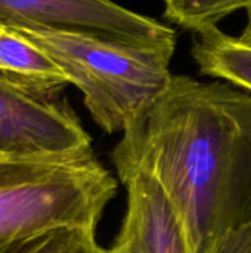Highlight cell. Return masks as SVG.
I'll return each instance as SVG.
<instances>
[{
	"label": "cell",
	"mask_w": 251,
	"mask_h": 253,
	"mask_svg": "<svg viewBox=\"0 0 251 253\" xmlns=\"http://www.w3.org/2000/svg\"><path fill=\"white\" fill-rule=\"evenodd\" d=\"M118 172L143 169L176 205L194 253H216L251 221V92L173 76L123 130Z\"/></svg>",
	"instance_id": "6da1fadb"
},
{
	"label": "cell",
	"mask_w": 251,
	"mask_h": 253,
	"mask_svg": "<svg viewBox=\"0 0 251 253\" xmlns=\"http://www.w3.org/2000/svg\"><path fill=\"white\" fill-rule=\"evenodd\" d=\"M64 89L0 74V159L93 151L89 133L62 95Z\"/></svg>",
	"instance_id": "277c9868"
},
{
	"label": "cell",
	"mask_w": 251,
	"mask_h": 253,
	"mask_svg": "<svg viewBox=\"0 0 251 253\" xmlns=\"http://www.w3.org/2000/svg\"><path fill=\"white\" fill-rule=\"evenodd\" d=\"M216 253H251V221L229 233Z\"/></svg>",
	"instance_id": "8fae6325"
},
{
	"label": "cell",
	"mask_w": 251,
	"mask_h": 253,
	"mask_svg": "<svg viewBox=\"0 0 251 253\" xmlns=\"http://www.w3.org/2000/svg\"><path fill=\"white\" fill-rule=\"evenodd\" d=\"M192 56L201 74L251 92V10L240 36L225 34L217 27L197 33Z\"/></svg>",
	"instance_id": "52a82bcc"
},
{
	"label": "cell",
	"mask_w": 251,
	"mask_h": 253,
	"mask_svg": "<svg viewBox=\"0 0 251 253\" xmlns=\"http://www.w3.org/2000/svg\"><path fill=\"white\" fill-rule=\"evenodd\" d=\"M127 211L111 253H194L186 225L160 181L143 169L117 173Z\"/></svg>",
	"instance_id": "8992f818"
},
{
	"label": "cell",
	"mask_w": 251,
	"mask_h": 253,
	"mask_svg": "<svg viewBox=\"0 0 251 253\" xmlns=\"http://www.w3.org/2000/svg\"><path fill=\"white\" fill-rule=\"evenodd\" d=\"M117 182L90 153L0 159V253L40 234L96 231Z\"/></svg>",
	"instance_id": "3957f363"
},
{
	"label": "cell",
	"mask_w": 251,
	"mask_h": 253,
	"mask_svg": "<svg viewBox=\"0 0 251 253\" xmlns=\"http://www.w3.org/2000/svg\"><path fill=\"white\" fill-rule=\"evenodd\" d=\"M1 253H111V251L96 243V231L64 228L19 242Z\"/></svg>",
	"instance_id": "30bf717a"
},
{
	"label": "cell",
	"mask_w": 251,
	"mask_h": 253,
	"mask_svg": "<svg viewBox=\"0 0 251 253\" xmlns=\"http://www.w3.org/2000/svg\"><path fill=\"white\" fill-rule=\"evenodd\" d=\"M0 21L78 30L130 43L176 46V31L170 25L112 0H0Z\"/></svg>",
	"instance_id": "5b68a950"
},
{
	"label": "cell",
	"mask_w": 251,
	"mask_h": 253,
	"mask_svg": "<svg viewBox=\"0 0 251 253\" xmlns=\"http://www.w3.org/2000/svg\"><path fill=\"white\" fill-rule=\"evenodd\" d=\"M0 74L36 84L67 87L65 71L33 40L0 21Z\"/></svg>",
	"instance_id": "ba28073f"
},
{
	"label": "cell",
	"mask_w": 251,
	"mask_h": 253,
	"mask_svg": "<svg viewBox=\"0 0 251 253\" xmlns=\"http://www.w3.org/2000/svg\"><path fill=\"white\" fill-rule=\"evenodd\" d=\"M240 9L251 10V0H164V16L195 34L217 27Z\"/></svg>",
	"instance_id": "9c48e42d"
},
{
	"label": "cell",
	"mask_w": 251,
	"mask_h": 253,
	"mask_svg": "<svg viewBox=\"0 0 251 253\" xmlns=\"http://www.w3.org/2000/svg\"><path fill=\"white\" fill-rule=\"evenodd\" d=\"M40 46L83 93L93 122L123 132L172 82L175 44L115 40L43 24H9Z\"/></svg>",
	"instance_id": "7a4b0ae2"
}]
</instances>
